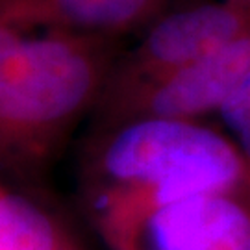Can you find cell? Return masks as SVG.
Returning <instances> with one entry per match:
<instances>
[{
	"label": "cell",
	"mask_w": 250,
	"mask_h": 250,
	"mask_svg": "<svg viewBox=\"0 0 250 250\" xmlns=\"http://www.w3.org/2000/svg\"><path fill=\"white\" fill-rule=\"evenodd\" d=\"M249 34L250 8L232 0L167 9L146 26L134 50L117 62L107 87L180 69Z\"/></svg>",
	"instance_id": "5"
},
{
	"label": "cell",
	"mask_w": 250,
	"mask_h": 250,
	"mask_svg": "<svg viewBox=\"0 0 250 250\" xmlns=\"http://www.w3.org/2000/svg\"><path fill=\"white\" fill-rule=\"evenodd\" d=\"M107 226L123 250H250V197L202 193Z\"/></svg>",
	"instance_id": "4"
},
{
	"label": "cell",
	"mask_w": 250,
	"mask_h": 250,
	"mask_svg": "<svg viewBox=\"0 0 250 250\" xmlns=\"http://www.w3.org/2000/svg\"><path fill=\"white\" fill-rule=\"evenodd\" d=\"M219 115L224 121L226 134L232 137L250 163V71Z\"/></svg>",
	"instance_id": "8"
},
{
	"label": "cell",
	"mask_w": 250,
	"mask_h": 250,
	"mask_svg": "<svg viewBox=\"0 0 250 250\" xmlns=\"http://www.w3.org/2000/svg\"><path fill=\"white\" fill-rule=\"evenodd\" d=\"M170 0H0V24L119 39L148 26Z\"/></svg>",
	"instance_id": "6"
},
{
	"label": "cell",
	"mask_w": 250,
	"mask_h": 250,
	"mask_svg": "<svg viewBox=\"0 0 250 250\" xmlns=\"http://www.w3.org/2000/svg\"><path fill=\"white\" fill-rule=\"evenodd\" d=\"M249 71L250 34L180 69L106 87L99 104L102 123L111 126L141 117L202 121L223 111Z\"/></svg>",
	"instance_id": "3"
},
{
	"label": "cell",
	"mask_w": 250,
	"mask_h": 250,
	"mask_svg": "<svg viewBox=\"0 0 250 250\" xmlns=\"http://www.w3.org/2000/svg\"><path fill=\"white\" fill-rule=\"evenodd\" d=\"M117 39L0 24V163L32 167L99 106Z\"/></svg>",
	"instance_id": "1"
},
{
	"label": "cell",
	"mask_w": 250,
	"mask_h": 250,
	"mask_svg": "<svg viewBox=\"0 0 250 250\" xmlns=\"http://www.w3.org/2000/svg\"><path fill=\"white\" fill-rule=\"evenodd\" d=\"M0 250H58L54 224L24 198L0 191Z\"/></svg>",
	"instance_id": "7"
},
{
	"label": "cell",
	"mask_w": 250,
	"mask_h": 250,
	"mask_svg": "<svg viewBox=\"0 0 250 250\" xmlns=\"http://www.w3.org/2000/svg\"><path fill=\"white\" fill-rule=\"evenodd\" d=\"M232 2H237V4H243V6L250 8V0H232Z\"/></svg>",
	"instance_id": "9"
},
{
	"label": "cell",
	"mask_w": 250,
	"mask_h": 250,
	"mask_svg": "<svg viewBox=\"0 0 250 250\" xmlns=\"http://www.w3.org/2000/svg\"><path fill=\"white\" fill-rule=\"evenodd\" d=\"M87 169L106 223L202 193L250 197V163L202 121L141 117L104 126Z\"/></svg>",
	"instance_id": "2"
}]
</instances>
